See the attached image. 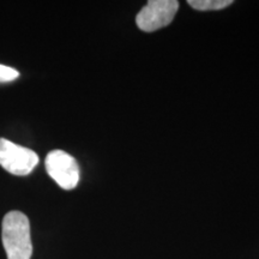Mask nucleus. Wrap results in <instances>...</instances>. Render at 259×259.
I'll return each instance as SVG.
<instances>
[{
    "mask_svg": "<svg viewBox=\"0 0 259 259\" xmlns=\"http://www.w3.org/2000/svg\"><path fill=\"white\" fill-rule=\"evenodd\" d=\"M179 2L177 0H149L136 17L137 27L142 31L153 32L167 27L176 17Z\"/></svg>",
    "mask_w": 259,
    "mask_h": 259,
    "instance_id": "nucleus-3",
    "label": "nucleus"
},
{
    "mask_svg": "<svg viewBox=\"0 0 259 259\" xmlns=\"http://www.w3.org/2000/svg\"><path fill=\"white\" fill-rule=\"evenodd\" d=\"M38 163V156L31 149L21 147L9 139L0 138V166L17 177L29 176Z\"/></svg>",
    "mask_w": 259,
    "mask_h": 259,
    "instance_id": "nucleus-2",
    "label": "nucleus"
},
{
    "mask_svg": "<svg viewBox=\"0 0 259 259\" xmlns=\"http://www.w3.org/2000/svg\"><path fill=\"white\" fill-rule=\"evenodd\" d=\"M46 170L52 179L64 190H73L79 183V166L70 154L63 150L51 151L46 157Z\"/></svg>",
    "mask_w": 259,
    "mask_h": 259,
    "instance_id": "nucleus-4",
    "label": "nucleus"
},
{
    "mask_svg": "<svg viewBox=\"0 0 259 259\" xmlns=\"http://www.w3.org/2000/svg\"><path fill=\"white\" fill-rule=\"evenodd\" d=\"M19 77V72L16 69H12L5 65H0V83L12 82Z\"/></svg>",
    "mask_w": 259,
    "mask_h": 259,
    "instance_id": "nucleus-6",
    "label": "nucleus"
},
{
    "mask_svg": "<svg viewBox=\"0 0 259 259\" xmlns=\"http://www.w3.org/2000/svg\"><path fill=\"white\" fill-rule=\"evenodd\" d=\"M191 8L198 11H218L233 4L232 0H189Z\"/></svg>",
    "mask_w": 259,
    "mask_h": 259,
    "instance_id": "nucleus-5",
    "label": "nucleus"
},
{
    "mask_svg": "<svg viewBox=\"0 0 259 259\" xmlns=\"http://www.w3.org/2000/svg\"><path fill=\"white\" fill-rule=\"evenodd\" d=\"M3 244L8 259H30L32 244L29 219L21 211H10L3 220Z\"/></svg>",
    "mask_w": 259,
    "mask_h": 259,
    "instance_id": "nucleus-1",
    "label": "nucleus"
}]
</instances>
